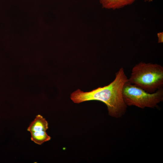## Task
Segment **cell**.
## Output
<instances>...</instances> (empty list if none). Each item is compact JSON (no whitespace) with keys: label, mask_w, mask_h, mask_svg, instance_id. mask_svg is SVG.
Returning a JSON list of instances; mask_svg holds the SVG:
<instances>
[{"label":"cell","mask_w":163,"mask_h":163,"mask_svg":"<svg viewBox=\"0 0 163 163\" xmlns=\"http://www.w3.org/2000/svg\"><path fill=\"white\" fill-rule=\"evenodd\" d=\"M128 79L123 68H120L116 73L114 79L108 85L89 92L78 89L71 94V99L77 104L92 100L102 102L107 106L110 115L120 117L125 113L127 106L123 98L122 90Z\"/></svg>","instance_id":"cell-1"},{"label":"cell","mask_w":163,"mask_h":163,"mask_svg":"<svg viewBox=\"0 0 163 163\" xmlns=\"http://www.w3.org/2000/svg\"><path fill=\"white\" fill-rule=\"evenodd\" d=\"M128 82L148 93H154L163 88V67L141 62L133 67Z\"/></svg>","instance_id":"cell-2"},{"label":"cell","mask_w":163,"mask_h":163,"mask_svg":"<svg viewBox=\"0 0 163 163\" xmlns=\"http://www.w3.org/2000/svg\"><path fill=\"white\" fill-rule=\"evenodd\" d=\"M123 101L127 106H135L144 109L154 108L163 100V88L150 93L127 81L122 90Z\"/></svg>","instance_id":"cell-3"},{"label":"cell","mask_w":163,"mask_h":163,"mask_svg":"<svg viewBox=\"0 0 163 163\" xmlns=\"http://www.w3.org/2000/svg\"><path fill=\"white\" fill-rule=\"evenodd\" d=\"M48 125L47 121L41 115H37L27 129L31 133V140L39 145L50 140L51 137L46 132Z\"/></svg>","instance_id":"cell-4"},{"label":"cell","mask_w":163,"mask_h":163,"mask_svg":"<svg viewBox=\"0 0 163 163\" xmlns=\"http://www.w3.org/2000/svg\"><path fill=\"white\" fill-rule=\"evenodd\" d=\"M136 0H99L102 7L116 10L123 8L133 3Z\"/></svg>","instance_id":"cell-5"},{"label":"cell","mask_w":163,"mask_h":163,"mask_svg":"<svg viewBox=\"0 0 163 163\" xmlns=\"http://www.w3.org/2000/svg\"><path fill=\"white\" fill-rule=\"evenodd\" d=\"M158 37V43H163V32H160L157 34Z\"/></svg>","instance_id":"cell-6"},{"label":"cell","mask_w":163,"mask_h":163,"mask_svg":"<svg viewBox=\"0 0 163 163\" xmlns=\"http://www.w3.org/2000/svg\"><path fill=\"white\" fill-rule=\"evenodd\" d=\"M145 2H151L153 1V0H144Z\"/></svg>","instance_id":"cell-7"}]
</instances>
